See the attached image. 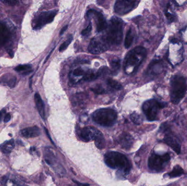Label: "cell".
Masks as SVG:
<instances>
[{
    "instance_id": "d6986e66",
    "label": "cell",
    "mask_w": 187,
    "mask_h": 186,
    "mask_svg": "<svg viewBox=\"0 0 187 186\" xmlns=\"http://www.w3.org/2000/svg\"><path fill=\"white\" fill-rule=\"evenodd\" d=\"M119 144L125 149H129L133 144V139L130 134L124 133L119 137Z\"/></svg>"
},
{
    "instance_id": "4316f807",
    "label": "cell",
    "mask_w": 187,
    "mask_h": 186,
    "mask_svg": "<svg viewBox=\"0 0 187 186\" xmlns=\"http://www.w3.org/2000/svg\"><path fill=\"white\" fill-rule=\"evenodd\" d=\"M107 84L111 88L116 90H119L122 88L121 85L118 82L113 80L112 79H108L107 80Z\"/></svg>"
},
{
    "instance_id": "4fadbf2b",
    "label": "cell",
    "mask_w": 187,
    "mask_h": 186,
    "mask_svg": "<svg viewBox=\"0 0 187 186\" xmlns=\"http://www.w3.org/2000/svg\"><path fill=\"white\" fill-rule=\"evenodd\" d=\"M164 141L167 145L169 146L177 154L180 153L181 146L179 140L176 138L171 134H167L164 137Z\"/></svg>"
},
{
    "instance_id": "e575fe53",
    "label": "cell",
    "mask_w": 187,
    "mask_h": 186,
    "mask_svg": "<svg viewBox=\"0 0 187 186\" xmlns=\"http://www.w3.org/2000/svg\"><path fill=\"white\" fill-rule=\"evenodd\" d=\"M11 119V116L10 113H6L5 116V117H4L3 121L5 123H7V122H9L10 121Z\"/></svg>"
},
{
    "instance_id": "f1b7e54d",
    "label": "cell",
    "mask_w": 187,
    "mask_h": 186,
    "mask_svg": "<svg viewBox=\"0 0 187 186\" xmlns=\"http://www.w3.org/2000/svg\"><path fill=\"white\" fill-rule=\"evenodd\" d=\"M72 39H73V37H72V35H70L66 41H65V42H63V43L61 45L60 48H59V51L60 52L63 51L65 50L67 48L69 47V45L71 43V42L72 41Z\"/></svg>"
},
{
    "instance_id": "5b68a950",
    "label": "cell",
    "mask_w": 187,
    "mask_h": 186,
    "mask_svg": "<svg viewBox=\"0 0 187 186\" xmlns=\"http://www.w3.org/2000/svg\"><path fill=\"white\" fill-rule=\"evenodd\" d=\"M92 119L97 124L104 127H111L114 125L117 119V113L111 108L98 109L92 113Z\"/></svg>"
},
{
    "instance_id": "5bb4252c",
    "label": "cell",
    "mask_w": 187,
    "mask_h": 186,
    "mask_svg": "<svg viewBox=\"0 0 187 186\" xmlns=\"http://www.w3.org/2000/svg\"><path fill=\"white\" fill-rule=\"evenodd\" d=\"M17 82V78L11 74H6L0 78V84L7 86L11 88L15 87Z\"/></svg>"
},
{
    "instance_id": "9c48e42d",
    "label": "cell",
    "mask_w": 187,
    "mask_h": 186,
    "mask_svg": "<svg viewBox=\"0 0 187 186\" xmlns=\"http://www.w3.org/2000/svg\"><path fill=\"white\" fill-rule=\"evenodd\" d=\"M139 3L137 1L118 0L115 3L114 11L120 15L127 14L136 8Z\"/></svg>"
},
{
    "instance_id": "3957f363",
    "label": "cell",
    "mask_w": 187,
    "mask_h": 186,
    "mask_svg": "<svg viewBox=\"0 0 187 186\" xmlns=\"http://www.w3.org/2000/svg\"><path fill=\"white\" fill-rule=\"evenodd\" d=\"M170 99L174 104H177L184 98L187 91V82L184 76H173L170 82Z\"/></svg>"
},
{
    "instance_id": "d6a6232c",
    "label": "cell",
    "mask_w": 187,
    "mask_h": 186,
    "mask_svg": "<svg viewBox=\"0 0 187 186\" xmlns=\"http://www.w3.org/2000/svg\"><path fill=\"white\" fill-rule=\"evenodd\" d=\"M85 72L81 68H78L75 69L72 72V75L75 76H84Z\"/></svg>"
},
{
    "instance_id": "ba28073f",
    "label": "cell",
    "mask_w": 187,
    "mask_h": 186,
    "mask_svg": "<svg viewBox=\"0 0 187 186\" xmlns=\"http://www.w3.org/2000/svg\"><path fill=\"white\" fill-rule=\"evenodd\" d=\"M58 11H50L48 12H42L36 17L33 21L32 26L35 30L40 29L48 23H52L57 14Z\"/></svg>"
},
{
    "instance_id": "8fae6325",
    "label": "cell",
    "mask_w": 187,
    "mask_h": 186,
    "mask_svg": "<svg viewBox=\"0 0 187 186\" xmlns=\"http://www.w3.org/2000/svg\"><path fill=\"white\" fill-rule=\"evenodd\" d=\"M88 14H92L94 16L96 25V29L98 32H102L106 29L108 25L106 19L101 13L95 10L90 9L88 12Z\"/></svg>"
},
{
    "instance_id": "7c38bea8",
    "label": "cell",
    "mask_w": 187,
    "mask_h": 186,
    "mask_svg": "<svg viewBox=\"0 0 187 186\" xmlns=\"http://www.w3.org/2000/svg\"><path fill=\"white\" fill-rule=\"evenodd\" d=\"M97 129L92 127H86L83 128H79L77 130V134L81 140L88 142L91 140H94L95 133Z\"/></svg>"
},
{
    "instance_id": "6da1fadb",
    "label": "cell",
    "mask_w": 187,
    "mask_h": 186,
    "mask_svg": "<svg viewBox=\"0 0 187 186\" xmlns=\"http://www.w3.org/2000/svg\"><path fill=\"white\" fill-rule=\"evenodd\" d=\"M147 54V50L141 46L135 47L129 51L124 59V70L125 73L130 75L135 73L146 58Z\"/></svg>"
},
{
    "instance_id": "8992f818",
    "label": "cell",
    "mask_w": 187,
    "mask_h": 186,
    "mask_svg": "<svg viewBox=\"0 0 187 186\" xmlns=\"http://www.w3.org/2000/svg\"><path fill=\"white\" fill-rule=\"evenodd\" d=\"M166 103L159 102L156 99H150L144 102L142 105V110L147 119L152 121L158 119L160 109L165 108Z\"/></svg>"
},
{
    "instance_id": "2e32d148",
    "label": "cell",
    "mask_w": 187,
    "mask_h": 186,
    "mask_svg": "<svg viewBox=\"0 0 187 186\" xmlns=\"http://www.w3.org/2000/svg\"><path fill=\"white\" fill-rule=\"evenodd\" d=\"M162 69L163 66L160 61H153L149 65L147 69V74H149L150 76L156 75L157 74L161 73Z\"/></svg>"
},
{
    "instance_id": "30bf717a",
    "label": "cell",
    "mask_w": 187,
    "mask_h": 186,
    "mask_svg": "<svg viewBox=\"0 0 187 186\" xmlns=\"http://www.w3.org/2000/svg\"><path fill=\"white\" fill-rule=\"evenodd\" d=\"M109 45L104 37L92 38L88 47L90 53L95 55L105 52L109 48Z\"/></svg>"
},
{
    "instance_id": "ffe728a7",
    "label": "cell",
    "mask_w": 187,
    "mask_h": 186,
    "mask_svg": "<svg viewBox=\"0 0 187 186\" xmlns=\"http://www.w3.org/2000/svg\"><path fill=\"white\" fill-rule=\"evenodd\" d=\"M102 72L101 70H99L98 72H96L94 70H88L85 72L84 76L83 77V80L85 82H92L101 76Z\"/></svg>"
},
{
    "instance_id": "44dd1931",
    "label": "cell",
    "mask_w": 187,
    "mask_h": 186,
    "mask_svg": "<svg viewBox=\"0 0 187 186\" xmlns=\"http://www.w3.org/2000/svg\"><path fill=\"white\" fill-rule=\"evenodd\" d=\"M94 140L95 141V145L96 146V147L98 149H102L105 147V140L104 135L101 132H100L98 129L95 133Z\"/></svg>"
},
{
    "instance_id": "484cf974",
    "label": "cell",
    "mask_w": 187,
    "mask_h": 186,
    "mask_svg": "<svg viewBox=\"0 0 187 186\" xmlns=\"http://www.w3.org/2000/svg\"><path fill=\"white\" fill-rule=\"evenodd\" d=\"M111 69L112 70V73L114 75L117 74L121 68V61L118 59L113 60L110 63Z\"/></svg>"
},
{
    "instance_id": "d4e9b609",
    "label": "cell",
    "mask_w": 187,
    "mask_h": 186,
    "mask_svg": "<svg viewBox=\"0 0 187 186\" xmlns=\"http://www.w3.org/2000/svg\"><path fill=\"white\" fill-rule=\"evenodd\" d=\"M184 174V170L180 166H176L173 168L172 170L169 172V176L171 178H177Z\"/></svg>"
},
{
    "instance_id": "d590c367",
    "label": "cell",
    "mask_w": 187,
    "mask_h": 186,
    "mask_svg": "<svg viewBox=\"0 0 187 186\" xmlns=\"http://www.w3.org/2000/svg\"><path fill=\"white\" fill-rule=\"evenodd\" d=\"M5 113H6V110L4 109L0 111V122L2 121V119L4 117Z\"/></svg>"
},
{
    "instance_id": "ac0fdd59",
    "label": "cell",
    "mask_w": 187,
    "mask_h": 186,
    "mask_svg": "<svg viewBox=\"0 0 187 186\" xmlns=\"http://www.w3.org/2000/svg\"><path fill=\"white\" fill-rule=\"evenodd\" d=\"M35 102L38 111L40 113V116L43 119H46V113H45V107L43 100L41 98V97L38 93H36L35 95Z\"/></svg>"
},
{
    "instance_id": "74e56055",
    "label": "cell",
    "mask_w": 187,
    "mask_h": 186,
    "mask_svg": "<svg viewBox=\"0 0 187 186\" xmlns=\"http://www.w3.org/2000/svg\"><path fill=\"white\" fill-rule=\"evenodd\" d=\"M7 50L8 53L9 54V55L13 57V51H12V50L9 49H8Z\"/></svg>"
},
{
    "instance_id": "e0dca14e",
    "label": "cell",
    "mask_w": 187,
    "mask_h": 186,
    "mask_svg": "<svg viewBox=\"0 0 187 186\" xmlns=\"http://www.w3.org/2000/svg\"><path fill=\"white\" fill-rule=\"evenodd\" d=\"M10 37V32L4 23H0V47L8 41Z\"/></svg>"
},
{
    "instance_id": "1f68e13d",
    "label": "cell",
    "mask_w": 187,
    "mask_h": 186,
    "mask_svg": "<svg viewBox=\"0 0 187 186\" xmlns=\"http://www.w3.org/2000/svg\"><path fill=\"white\" fill-rule=\"evenodd\" d=\"M92 23L90 22L86 28L82 31L81 34L82 36L86 37V36H89V35L92 32Z\"/></svg>"
},
{
    "instance_id": "83f0119b",
    "label": "cell",
    "mask_w": 187,
    "mask_h": 186,
    "mask_svg": "<svg viewBox=\"0 0 187 186\" xmlns=\"http://www.w3.org/2000/svg\"><path fill=\"white\" fill-rule=\"evenodd\" d=\"M130 119L132 120V121L136 125H140L142 122V119L141 116L138 115V113H132L130 115Z\"/></svg>"
},
{
    "instance_id": "836d02e7",
    "label": "cell",
    "mask_w": 187,
    "mask_h": 186,
    "mask_svg": "<svg viewBox=\"0 0 187 186\" xmlns=\"http://www.w3.org/2000/svg\"><path fill=\"white\" fill-rule=\"evenodd\" d=\"M2 3H6L9 6H15L19 3L18 1H1Z\"/></svg>"
},
{
    "instance_id": "603a6c76",
    "label": "cell",
    "mask_w": 187,
    "mask_h": 186,
    "mask_svg": "<svg viewBox=\"0 0 187 186\" xmlns=\"http://www.w3.org/2000/svg\"><path fill=\"white\" fill-rule=\"evenodd\" d=\"M134 39V33L133 29L130 28L129 29H128L127 32L124 42V45L127 49H128L131 47V45L133 44Z\"/></svg>"
},
{
    "instance_id": "8d00e7d4",
    "label": "cell",
    "mask_w": 187,
    "mask_h": 186,
    "mask_svg": "<svg viewBox=\"0 0 187 186\" xmlns=\"http://www.w3.org/2000/svg\"><path fill=\"white\" fill-rule=\"evenodd\" d=\"M67 27H68V26H67V25H66V26H64L63 28V29H61V30L60 33V35H63V33L65 32V31L67 29Z\"/></svg>"
},
{
    "instance_id": "52a82bcc",
    "label": "cell",
    "mask_w": 187,
    "mask_h": 186,
    "mask_svg": "<svg viewBox=\"0 0 187 186\" xmlns=\"http://www.w3.org/2000/svg\"><path fill=\"white\" fill-rule=\"evenodd\" d=\"M170 160V155L168 153L163 155L153 153L148 159V167L153 171L160 172L164 169L166 164L169 162Z\"/></svg>"
},
{
    "instance_id": "9a60e30c",
    "label": "cell",
    "mask_w": 187,
    "mask_h": 186,
    "mask_svg": "<svg viewBox=\"0 0 187 186\" xmlns=\"http://www.w3.org/2000/svg\"><path fill=\"white\" fill-rule=\"evenodd\" d=\"M40 130L37 126L25 128L20 131V134L25 138H35L40 135Z\"/></svg>"
},
{
    "instance_id": "7a4b0ae2",
    "label": "cell",
    "mask_w": 187,
    "mask_h": 186,
    "mask_svg": "<svg viewBox=\"0 0 187 186\" xmlns=\"http://www.w3.org/2000/svg\"><path fill=\"white\" fill-rule=\"evenodd\" d=\"M123 20L119 17H113L107 25L106 35L104 36V38L109 45H119L123 37Z\"/></svg>"
},
{
    "instance_id": "7402d4cb",
    "label": "cell",
    "mask_w": 187,
    "mask_h": 186,
    "mask_svg": "<svg viewBox=\"0 0 187 186\" xmlns=\"http://www.w3.org/2000/svg\"><path fill=\"white\" fill-rule=\"evenodd\" d=\"M15 147V140L11 139L2 143L0 145V150L4 153H9L11 152Z\"/></svg>"
},
{
    "instance_id": "cb8c5ba5",
    "label": "cell",
    "mask_w": 187,
    "mask_h": 186,
    "mask_svg": "<svg viewBox=\"0 0 187 186\" xmlns=\"http://www.w3.org/2000/svg\"><path fill=\"white\" fill-rule=\"evenodd\" d=\"M31 68V65L30 64H22L19 65L17 67H15V70L18 72L24 71V73H23V75H28L29 73H31L32 71Z\"/></svg>"
},
{
    "instance_id": "f546056e",
    "label": "cell",
    "mask_w": 187,
    "mask_h": 186,
    "mask_svg": "<svg viewBox=\"0 0 187 186\" xmlns=\"http://www.w3.org/2000/svg\"><path fill=\"white\" fill-rule=\"evenodd\" d=\"M44 156L47 163H48L49 164H52V163H53L54 157L53 154L49 150H46Z\"/></svg>"
},
{
    "instance_id": "277c9868",
    "label": "cell",
    "mask_w": 187,
    "mask_h": 186,
    "mask_svg": "<svg viewBox=\"0 0 187 186\" xmlns=\"http://www.w3.org/2000/svg\"><path fill=\"white\" fill-rule=\"evenodd\" d=\"M107 166L112 169H117L125 173L129 172L131 168L129 160L124 154L118 152H108L105 156Z\"/></svg>"
},
{
    "instance_id": "4dcf8cb0",
    "label": "cell",
    "mask_w": 187,
    "mask_h": 186,
    "mask_svg": "<svg viewBox=\"0 0 187 186\" xmlns=\"http://www.w3.org/2000/svg\"><path fill=\"white\" fill-rule=\"evenodd\" d=\"M92 90L98 95H100V94H104L106 93V91L104 89L103 87L101 86V85H97L96 86L94 87L93 88H92Z\"/></svg>"
}]
</instances>
